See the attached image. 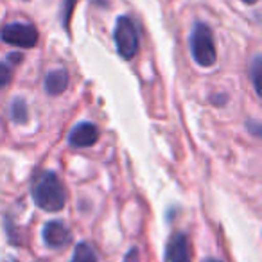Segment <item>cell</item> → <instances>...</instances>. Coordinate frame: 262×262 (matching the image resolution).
Listing matches in <instances>:
<instances>
[{
  "mask_svg": "<svg viewBox=\"0 0 262 262\" xmlns=\"http://www.w3.org/2000/svg\"><path fill=\"white\" fill-rule=\"evenodd\" d=\"M31 196L36 207L47 212H58L65 207L67 194L58 174L52 171L41 172L31 187Z\"/></svg>",
  "mask_w": 262,
  "mask_h": 262,
  "instance_id": "obj_1",
  "label": "cell"
},
{
  "mask_svg": "<svg viewBox=\"0 0 262 262\" xmlns=\"http://www.w3.org/2000/svg\"><path fill=\"white\" fill-rule=\"evenodd\" d=\"M190 52H192L194 61L200 67H212L217 59L215 52L214 34L212 29L203 22H198L190 33Z\"/></svg>",
  "mask_w": 262,
  "mask_h": 262,
  "instance_id": "obj_2",
  "label": "cell"
},
{
  "mask_svg": "<svg viewBox=\"0 0 262 262\" xmlns=\"http://www.w3.org/2000/svg\"><path fill=\"white\" fill-rule=\"evenodd\" d=\"M117 52L124 59H133L139 52V33L129 16H119L113 31Z\"/></svg>",
  "mask_w": 262,
  "mask_h": 262,
  "instance_id": "obj_3",
  "label": "cell"
},
{
  "mask_svg": "<svg viewBox=\"0 0 262 262\" xmlns=\"http://www.w3.org/2000/svg\"><path fill=\"white\" fill-rule=\"evenodd\" d=\"M0 40L20 49H33L38 43V31L31 24H8L0 31Z\"/></svg>",
  "mask_w": 262,
  "mask_h": 262,
  "instance_id": "obj_4",
  "label": "cell"
},
{
  "mask_svg": "<svg viewBox=\"0 0 262 262\" xmlns=\"http://www.w3.org/2000/svg\"><path fill=\"white\" fill-rule=\"evenodd\" d=\"M165 260L167 262H192V253H190V244L185 233L178 232L172 233L167 243L165 250Z\"/></svg>",
  "mask_w": 262,
  "mask_h": 262,
  "instance_id": "obj_5",
  "label": "cell"
},
{
  "mask_svg": "<svg viewBox=\"0 0 262 262\" xmlns=\"http://www.w3.org/2000/svg\"><path fill=\"white\" fill-rule=\"evenodd\" d=\"M43 241L49 248H63L72 241V233L63 221H49L43 226Z\"/></svg>",
  "mask_w": 262,
  "mask_h": 262,
  "instance_id": "obj_6",
  "label": "cell"
},
{
  "mask_svg": "<svg viewBox=\"0 0 262 262\" xmlns=\"http://www.w3.org/2000/svg\"><path fill=\"white\" fill-rule=\"evenodd\" d=\"M99 140V127L92 122H81L70 131L69 144L74 147H90Z\"/></svg>",
  "mask_w": 262,
  "mask_h": 262,
  "instance_id": "obj_7",
  "label": "cell"
},
{
  "mask_svg": "<svg viewBox=\"0 0 262 262\" xmlns=\"http://www.w3.org/2000/svg\"><path fill=\"white\" fill-rule=\"evenodd\" d=\"M45 92L52 97L56 95L63 94L69 86V72L65 69H56V70H51V72L45 76Z\"/></svg>",
  "mask_w": 262,
  "mask_h": 262,
  "instance_id": "obj_8",
  "label": "cell"
},
{
  "mask_svg": "<svg viewBox=\"0 0 262 262\" xmlns=\"http://www.w3.org/2000/svg\"><path fill=\"white\" fill-rule=\"evenodd\" d=\"M70 262H97V255H95L94 248L86 243H79L74 250V255Z\"/></svg>",
  "mask_w": 262,
  "mask_h": 262,
  "instance_id": "obj_9",
  "label": "cell"
},
{
  "mask_svg": "<svg viewBox=\"0 0 262 262\" xmlns=\"http://www.w3.org/2000/svg\"><path fill=\"white\" fill-rule=\"evenodd\" d=\"M11 115H13V120H16V122H26L29 113H27V104L24 99H15V101H13Z\"/></svg>",
  "mask_w": 262,
  "mask_h": 262,
  "instance_id": "obj_10",
  "label": "cell"
},
{
  "mask_svg": "<svg viewBox=\"0 0 262 262\" xmlns=\"http://www.w3.org/2000/svg\"><path fill=\"white\" fill-rule=\"evenodd\" d=\"M76 4H77V0H63L61 2V24L67 31H69V27H70V18H72Z\"/></svg>",
  "mask_w": 262,
  "mask_h": 262,
  "instance_id": "obj_11",
  "label": "cell"
},
{
  "mask_svg": "<svg viewBox=\"0 0 262 262\" xmlns=\"http://www.w3.org/2000/svg\"><path fill=\"white\" fill-rule=\"evenodd\" d=\"M260 69H262V63H260V58H255L253 63H251L250 67V74H251V81H253V86H255V92H257L258 95L262 94L260 92Z\"/></svg>",
  "mask_w": 262,
  "mask_h": 262,
  "instance_id": "obj_12",
  "label": "cell"
},
{
  "mask_svg": "<svg viewBox=\"0 0 262 262\" xmlns=\"http://www.w3.org/2000/svg\"><path fill=\"white\" fill-rule=\"evenodd\" d=\"M11 77H13V63L0 61V88L8 86Z\"/></svg>",
  "mask_w": 262,
  "mask_h": 262,
  "instance_id": "obj_13",
  "label": "cell"
},
{
  "mask_svg": "<svg viewBox=\"0 0 262 262\" xmlns=\"http://www.w3.org/2000/svg\"><path fill=\"white\" fill-rule=\"evenodd\" d=\"M139 258H140L139 250H137V248H131V250L127 251V255H126V258H124V262H139Z\"/></svg>",
  "mask_w": 262,
  "mask_h": 262,
  "instance_id": "obj_14",
  "label": "cell"
},
{
  "mask_svg": "<svg viewBox=\"0 0 262 262\" xmlns=\"http://www.w3.org/2000/svg\"><path fill=\"white\" fill-rule=\"evenodd\" d=\"M243 2H246V4H255L257 0H243Z\"/></svg>",
  "mask_w": 262,
  "mask_h": 262,
  "instance_id": "obj_15",
  "label": "cell"
},
{
  "mask_svg": "<svg viewBox=\"0 0 262 262\" xmlns=\"http://www.w3.org/2000/svg\"><path fill=\"white\" fill-rule=\"evenodd\" d=\"M2 262H18V260H15V258H6V260H2Z\"/></svg>",
  "mask_w": 262,
  "mask_h": 262,
  "instance_id": "obj_16",
  "label": "cell"
},
{
  "mask_svg": "<svg viewBox=\"0 0 262 262\" xmlns=\"http://www.w3.org/2000/svg\"><path fill=\"white\" fill-rule=\"evenodd\" d=\"M205 262H221V260H215V258H208V260H205Z\"/></svg>",
  "mask_w": 262,
  "mask_h": 262,
  "instance_id": "obj_17",
  "label": "cell"
}]
</instances>
